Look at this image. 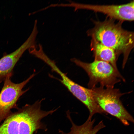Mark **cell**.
Here are the masks:
<instances>
[{"label":"cell","instance_id":"cell-2","mask_svg":"<svg viewBox=\"0 0 134 134\" xmlns=\"http://www.w3.org/2000/svg\"><path fill=\"white\" fill-rule=\"evenodd\" d=\"M91 89L95 101L105 113L116 117L125 125H129V121L134 122L133 118L120 100L123 94L119 90L101 86Z\"/></svg>","mask_w":134,"mask_h":134},{"label":"cell","instance_id":"cell-6","mask_svg":"<svg viewBox=\"0 0 134 134\" xmlns=\"http://www.w3.org/2000/svg\"><path fill=\"white\" fill-rule=\"evenodd\" d=\"M67 5L74 7L75 10L85 9L102 13L106 15L109 18L120 21L134 20V0L120 5H99L72 2L67 4Z\"/></svg>","mask_w":134,"mask_h":134},{"label":"cell","instance_id":"cell-4","mask_svg":"<svg viewBox=\"0 0 134 134\" xmlns=\"http://www.w3.org/2000/svg\"><path fill=\"white\" fill-rule=\"evenodd\" d=\"M43 99L38 100L33 104H26L20 109V114L18 134H33L38 129L46 131V126L41 122L43 118L55 112L57 109L49 111L41 109Z\"/></svg>","mask_w":134,"mask_h":134},{"label":"cell","instance_id":"cell-10","mask_svg":"<svg viewBox=\"0 0 134 134\" xmlns=\"http://www.w3.org/2000/svg\"><path fill=\"white\" fill-rule=\"evenodd\" d=\"M20 111L11 113L0 125V134H18Z\"/></svg>","mask_w":134,"mask_h":134},{"label":"cell","instance_id":"cell-7","mask_svg":"<svg viewBox=\"0 0 134 134\" xmlns=\"http://www.w3.org/2000/svg\"><path fill=\"white\" fill-rule=\"evenodd\" d=\"M37 34L36 32L32 31L19 47L11 53L3 56L0 59V82L4 81L8 75L13 73L14 67L25 51L35 46Z\"/></svg>","mask_w":134,"mask_h":134},{"label":"cell","instance_id":"cell-5","mask_svg":"<svg viewBox=\"0 0 134 134\" xmlns=\"http://www.w3.org/2000/svg\"><path fill=\"white\" fill-rule=\"evenodd\" d=\"M12 74L8 75L4 80L0 92V124L11 113V110L15 107L20 97L28 89L23 90L24 86L34 76V74L19 83L13 82L11 79Z\"/></svg>","mask_w":134,"mask_h":134},{"label":"cell","instance_id":"cell-9","mask_svg":"<svg viewBox=\"0 0 134 134\" xmlns=\"http://www.w3.org/2000/svg\"><path fill=\"white\" fill-rule=\"evenodd\" d=\"M67 117L71 123L72 127L70 132L67 134H96L99 130L105 127L102 121L94 126L95 119L92 120L88 117L82 125L78 126L73 122L70 115Z\"/></svg>","mask_w":134,"mask_h":134},{"label":"cell","instance_id":"cell-3","mask_svg":"<svg viewBox=\"0 0 134 134\" xmlns=\"http://www.w3.org/2000/svg\"><path fill=\"white\" fill-rule=\"evenodd\" d=\"M71 61L86 72L89 78L88 86L91 89L98 83L104 87L113 88L121 80H125L118 70L107 62L94 60L92 63H87L75 58Z\"/></svg>","mask_w":134,"mask_h":134},{"label":"cell","instance_id":"cell-8","mask_svg":"<svg viewBox=\"0 0 134 134\" xmlns=\"http://www.w3.org/2000/svg\"><path fill=\"white\" fill-rule=\"evenodd\" d=\"M90 47L95 57V60L107 62L118 70L116 65L117 56L113 49L106 46L92 38Z\"/></svg>","mask_w":134,"mask_h":134},{"label":"cell","instance_id":"cell-1","mask_svg":"<svg viewBox=\"0 0 134 134\" xmlns=\"http://www.w3.org/2000/svg\"><path fill=\"white\" fill-rule=\"evenodd\" d=\"M94 23V27L88 32V35L113 49L117 56L123 54L124 67L129 55L134 47V32L124 30L120 23H116L114 20L109 18Z\"/></svg>","mask_w":134,"mask_h":134}]
</instances>
